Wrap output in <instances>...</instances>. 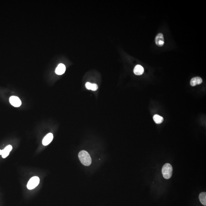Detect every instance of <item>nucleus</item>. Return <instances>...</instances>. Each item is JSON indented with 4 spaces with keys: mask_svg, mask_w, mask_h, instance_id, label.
I'll list each match as a JSON object with an SVG mask.
<instances>
[{
    "mask_svg": "<svg viewBox=\"0 0 206 206\" xmlns=\"http://www.w3.org/2000/svg\"><path fill=\"white\" fill-rule=\"evenodd\" d=\"M78 157L83 165L89 166L92 163V159L88 152L85 151H82L78 154Z\"/></svg>",
    "mask_w": 206,
    "mask_h": 206,
    "instance_id": "obj_1",
    "label": "nucleus"
},
{
    "mask_svg": "<svg viewBox=\"0 0 206 206\" xmlns=\"http://www.w3.org/2000/svg\"><path fill=\"white\" fill-rule=\"evenodd\" d=\"M161 172L163 177L165 179H168L170 178L172 176L173 172L172 166L169 163H166L162 167Z\"/></svg>",
    "mask_w": 206,
    "mask_h": 206,
    "instance_id": "obj_2",
    "label": "nucleus"
},
{
    "mask_svg": "<svg viewBox=\"0 0 206 206\" xmlns=\"http://www.w3.org/2000/svg\"><path fill=\"white\" fill-rule=\"evenodd\" d=\"M40 179L37 176H34L31 178L28 182L27 187L29 190L34 189L39 184Z\"/></svg>",
    "mask_w": 206,
    "mask_h": 206,
    "instance_id": "obj_3",
    "label": "nucleus"
},
{
    "mask_svg": "<svg viewBox=\"0 0 206 206\" xmlns=\"http://www.w3.org/2000/svg\"><path fill=\"white\" fill-rule=\"evenodd\" d=\"M9 101L12 105L15 107H19L22 104V102L18 97L12 96L9 98Z\"/></svg>",
    "mask_w": 206,
    "mask_h": 206,
    "instance_id": "obj_4",
    "label": "nucleus"
},
{
    "mask_svg": "<svg viewBox=\"0 0 206 206\" xmlns=\"http://www.w3.org/2000/svg\"><path fill=\"white\" fill-rule=\"evenodd\" d=\"M156 44L159 47H162L165 43L164 38L163 34L162 33H159L157 34L155 39Z\"/></svg>",
    "mask_w": 206,
    "mask_h": 206,
    "instance_id": "obj_5",
    "label": "nucleus"
},
{
    "mask_svg": "<svg viewBox=\"0 0 206 206\" xmlns=\"http://www.w3.org/2000/svg\"><path fill=\"white\" fill-rule=\"evenodd\" d=\"M54 136L51 133H49L43 138L42 140V144L43 146H46L51 143L53 140Z\"/></svg>",
    "mask_w": 206,
    "mask_h": 206,
    "instance_id": "obj_6",
    "label": "nucleus"
},
{
    "mask_svg": "<svg viewBox=\"0 0 206 206\" xmlns=\"http://www.w3.org/2000/svg\"><path fill=\"white\" fill-rule=\"evenodd\" d=\"M202 79L201 77H194L190 80V84L192 86H195L196 85L201 84L202 83Z\"/></svg>",
    "mask_w": 206,
    "mask_h": 206,
    "instance_id": "obj_7",
    "label": "nucleus"
},
{
    "mask_svg": "<svg viewBox=\"0 0 206 206\" xmlns=\"http://www.w3.org/2000/svg\"><path fill=\"white\" fill-rule=\"evenodd\" d=\"M66 67L63 64H60L56 69L55 73L58 75H61L65 72Z\"/></svg>",
    "mask_w": 206,
    "mask_h": 206,
    "instance_id": "obj_8",
    "label": "nucleus"
},
{
    "mask_svg": "<svg viewBox=\"0 0 206 206\" xmlns=\"http://www.w3.org/2000/svg\"><path fill=\"white\" fill-rule=\"evenodd\" d=\"M12 149V147L11 145H8L4 150H2V156L3 158H5L9 155L10 152Z\"/></svg>",
    "mask_w": 206,
    "mask_h": 206,
    "instance_id": "obj_9",
    "label": "nucleus"
},
{
    "mask_svg": "<svg viewBox=\"0 0 206 206\" xmlns=\"http://www.w3.org/2000/svg\"><path fill=\"white\" fill-rule=\"evenodd\" d=\"M144 72V69L141 65H137L134 69V73L137 75H141Z\"/></svg>",
    "mask_w": 206,
    "mask_h": 206,
    "instance_id": "obj_10",
    "label": "nucleus"
},
{
    "mask_svg": "<svg viewBox=\"0 0 206 206\" xmlns=\"http://www.w3.org/2000/svg\"><path fill=\"white\" fill-rule=\"evenodd\" d=\"M199 199L201 203L203 205L206 206V193L202 192L199 195Z\"/></svg>",
    "mask_w": 206,
    "mask_h": 206,
    "instance_id": "obj_11",
    "label": "nucleus"
},
{
    "mask_svg": "<svg viewBox=\"0 0 206 206\" xmlns=\"http://www.w3.org/2000/svg\"><path fill=\"white\" fill-rule=\"evenodd\" d=\"M153 119L155 123L157 124L161 123L163 121V118L158 115H155L153 116Z\"/></svg>",
    "mask_w": 206,
    "mask_h": 206,
    "instance_id": "obj_12",
    "label": "nucleus"
},
{
    "mask_svg": "<svg viewBox=\"0 0 206 206\" xmlns=\"http://www.w3.org/2000/svg\"><path fill=\"white\" fill-rule=\"evenodd\" d=\"M98 88V86L97 84H92L91 88V89L92 91H96L97 90Z\"/></svg>",
    "mask_w": 206,
    "mask_h": 206,
    "instance_id": "obj_13",
    "label": "nucleus"
},
{
    "mask_svg": "<svg viewBox=\"0 0 206 206\" xmlns=\"http://www.w3.org/2000/svg\"><path fill=\"white\" fill-rule=\"evenodd\" d=\"M92 84L91 83H89V82H87L86 83V85H85L86 88L87 89H89V90H91Z\"/></svg>",
    "mask_w": 206,
    "mask_h": 206,
    "instance_id": "obj_14",
    "label": "nucleus"
},
{
    "mask_svg": "<svg viewBox=\"0 0 206 206\" xmlns=\"http://www.w3.org/2000/svg\"><path fill=\"white\" fill-rule=\"evenodd\" d=\"M2 150L0 149V155H2Z\"/></svg>",
    "mask_w": 206,
    "mask_h": 206,
    "instance_id": "obj_15",
    "label": "nucleus"
}]
</instances>
